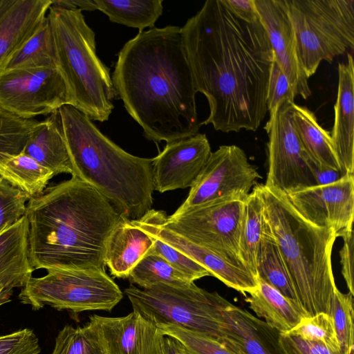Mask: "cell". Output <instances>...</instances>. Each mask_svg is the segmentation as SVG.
<instances>
[{
    "instance_id": "1",
    "label": "cell",
    "mask_w": 354,
    "mask_h": 354,
    "mask_svg": "<svg viewBox=\"0 0 354 354\" xmlns=\"http://www.w3.org/2000/svg\"><path fill=\"white\" fill-rule=\"evenodd\" d=\"M195 88L208 102L202 124L255 131L268 112L274 55L260 20L243 21L221 0H207L181 28Z\"/></svg>"
},
{
    "instance_id": "2",
    "label": "cell",
    "mask_w": 354,
    "mask_h": 354,
    "mask_svg": "<svg viewBox=\"0 0 354 354\" xmlns=\"http://www.w3.org/2000/svg\"><path fill=\"white\" fill-rule=\"evenodd\" d=\"M111 79L147 139L170 143L198 133L197 91L181 28L139 32L120 50Z\"/></svg>"
},
{
    "instance_id": "3",
    "label": "cell",
    "mask_w": 354,
    "mask_h": 354,
    "mask_svg": "<svg viewBox=\"0 0 354 354\" xmlns=\"http://www.w3.org/2000/svg\"><path fill=\"white\" fill-rule=\"evenodd\" d=\"M25 215L34 270L104 269L106 241L124 218L93 187L75 176L30 198Z\"/></svg>"
},
{
    "instance_id": "4",
    "label": "cell",
    "mask_w": 354,
    "mask_h": 354,
    "mask_svg": "<svg viewBox=\"0 0 354 354\" xmlns=\"http://www.w3.org/2000/svg\"><path fill=\"white\" fill-rule=\"evenodd\" d=\"M75 176L100 192L121 215L137 220L153 204L154 158L133 156L105 136L72 105L58 109Z\"/></svg>"
},
{
    "instance_id": "5",
    "label": "cell",
    "mask_w": 354,
    "mask_h": 354,
    "mask_svg": "<svg viewBox=\"0 0 354 354\" xmlns=\"http://www.w3.org/2000/svg\"><path fill=\"white\" fill-rule=\"evenodd\" d=\"M255 187L264 221L280 250L306 315H330L337 289L331 261L337 233L306 221L284 193L264 184Z\"/></svg>"
},
{
    "instance_id": "6",
    "label": "cell",
    "mask_w": 354,
    "mask_h": 354,
    "mask_svg": "<svg viewBox=\"0 0 354 354\" xmlns=\"http://www.w3.org/2000/svg\"><path fill=\"white\" fill-rule=\"evenodd\" d=\"M46 16L72 106L91 120H108L117 93L109 68L97 55L95 32L80 10L51 5Z\"/></svg>"
},
{
    "instance_id": "7",
    "label": "cell",
    "mask_w": 354,
    "mask_h": 354,
    "mask_svg": "<svg viewBox=\"0 0 354 354\" xmlns=\"http://www.w3.org/2000/svg\"><path fill=\"white\" fill-rule=\"evenodd\" d=\"M297 59L308 79L354 46V0H285Z\"/></svg>"
},
{
    "instance_id": "8",
    "label": "cell",
    "mask_w": 354,
    "mask_h": 354,
    "mask_svg": "<svg viewBox=\"0 0 354 354\" xmlns=\"http://www.w3.org/2000/svg\"><path fill=\"white\" fill-rule=\"evenodd\" d=\"M124 294L133 310L156 325H175L224 343V311L233 304L216 292L193 282L185 287L158 283L149 288L131 284Z\"/></svg>"
},
{
    "instance_id": "9",
    "label": "cell",
    "mask_w": 354,
    "mask_h": 354,
    "mask_svg": "<svg viewBox=\"0 0 354 354\" xmlns=\"http://www.w3.org/2000/svg\"><path fill=\"white\" fill-rule=\"evenodd\" d=\"M123 293L104 269H51L41 277H31L19 295L24 304L37 310L50 306L74 313L111 310Z\"/></svg>"
},
{
    "instance_id": "10",
    "label": "cell",
    "mask_w": 354,
    "mask_h": 354,
    "mask_svg": "<svg viewBox=\"0 0 354 354\" xmlns=\"http://www.w3.org/2000/svg\"><path fill=\"white\" fill-rule=\"evenodd\" d=\"M244 200L231 197L211 201L179 214H165L162 223L191 242L243 267L238 246Z\"/></svg>"
},
{
    "instance_id": "11",
    "label": "cell",
    "mask_w": 354,
    "mask_h": 354,
    "mask_svg": "<svg viewBox=\"0 0 354 354\" xmlns=\"http://www.w3.org/2000/svg\"><path fill=\"white\" fill-rule=\"evenodd\" d=\"M73 104L59 66L19 68L0 73V107L24 119L49 115Z\"/></svg>"
},
{
    "instance_id": "12",
    "label": "cell",
    "mask_w": 354,
    "mask_h": 354,
    "mask_svg": "<svg viewBox=\"0 0 354 354\" xmlns=\"http://www.w3.org/2000/svg\"><path fill=\"white\" fill-rule=\"evenodd\" d=\"M293 103H282L264 127L268 136L264 185L286 194L317 185L310 169L313 162L303 149L294 125Z\"/></svg>"
},
{
    "instance_id": "13",
    "label": "cell",
    "mask_w": 354,
    "mask_h": 354,
    "mask_svg": "<svg viewBox=\"0 0 354 354\" xmlns=\"http://www.w3.org/2000/svg\"><path fill=\"white\" fill-rule=\"evenodd\" d=\"M261 178L241 148L222 145L211 153L187 198L174 214L222 198L245 199Z\"/></svg>"
},
{
    "instance_id": "14",
    "label": "cell",
    "mask_w": 354,
    "mask_h": 354,
    "mask_svg": "<svg viewBox=\"0 0 354 354\" xmlns=\"http://www.w3.org/2000/svg\"><path fill=\"white\" fill-rule=\"evenodd\" d=\"M286 195L306 221L320 227L333 229L337 236L353 226V174H344L332 183L301 188Z\"/></svg>"
},
{
    "instance_id": "15",
    "label": "cell",
    "mask_w": 354,
    "mask_h": 354,
    "mask_svg": "<svg viewBox=\"0 0 354 354\" xmlns=\"http://www.w3.org/2000/svg\"><path fill=\"white\" fill-rule=\"evenodd\" d=\"M165 212L151 209L132 223L153 235L203 266L227 286L243 294L251 293L259 287V279L245 268L187 240L166 227L162 223Z\"/></svg>"
},
{
    "instance_id": "16",
    "label": "cell",
    "mask_w": 354,
    "mask_h": 354,
    "mask_svg": "<svg viewBox=\"0 0 354 354\" xmlns=\"http://www.w3.org/2000/svg\"><path fill=\"white\" fill-rule=\"evenodd\" d=\"M212 153L204 133L167 143L153 162L154 190L191 187Z\"/></svg>"
},
{
    "instance_id": "17",
    "label": "cell",
    "mask_w": 354,
    "mask_h": 354,
    "mask_svg": "<svg viewBox=\"0 0 354 354\" xmlns=\"http://www.w3.org/2000/svg\"><path fill=\"white\" fill-rule=\"evenodd\" d=\"M259 19L274 55V60L288 77L296 96L311 94L308 78L300 67L294 30L285 0H254Z\"/></svg>"
},
{
    "instance_id": "18",
    "label": "cell",
    "mask_w": 354,
    "mask_h": 354,
    "mask_svg": "<svg viewBox=\"0 0 354 354\" xmlns=\"http://www.w3.org/2000/svg\"><path fill=\"white\" fill-rule=\"evenodd\" d=\"M99 329L106 354H160L163 335L156 324L133 310L123 317H89Z\"/></svg>"
},
{
    "instance_id": "19",
    "label": "cell",
    "mask_w": 354,
    "mask_h": 354,
    "mask_svg": "<svg viewBox=\"0 0 354 354\" xmlns=\"http://www.w3.org/2000/svg\"><path fill=\"white\" fill-rule=\"evenodd\" d=\"M52 0H0V73L40 28Z\"/></svg>"
},
{
    "instance_id": "20",
    "label": "cell",
    "mask_w": 354,
    "mask_h": 354,
    "mask_svg": "<svg viewBox=\"0 0 354 354\" xmlns=\"http://www.w3.org/2000/svg\"><path fill=\"white\" fill-rule=\"evenodd\" d=\"M338 90L330 137L342 175L354 171V64L351 54L338 64Z\"/></svg>"
},
{
    "instance_id": "21",
    "label": "cell",
    "mask_w": 354,
    "mask_h": 354,
    "mask_svg": "<svg viewBox=\"0 0 354 354\" xmlns=\"http://www.w3.org/2000/svg\"><path fill=\"white\" fill-rule=\"evenodd\" d=\"M224 343L242 354H286L280 333L234 304L224 311Z\"/></svg>"
},
{
    "instance_id": "22",
    "label": "cell",
    "mask_w": 354,
    "mask_h": 354,
    "mask_svg": "<svg viewBox=\"0 0 354 354\" xmlns=\"http://www.w3.org/2000/svg\"><path fill=\"white\" fill-rule=\"evenodd\" d=\"M153 243L149 234L123 218L106 241L104 265L115 277L128 278L133 268L151 252Z\"/></svg>"
},
{
    "instance_id": "23",
    "label": "cell",
    "mask_w": 354,
    "mask_h": 354,
    "mask_svg": "<svg viewBox=\"0 0 354 354\" xmlns=\"http://www.w3.org/2000/svg\"><path fill=\"white\" fill-rule=\"evenodd\" d=\"M57 111L41 120L30 134L23 152L55 176L72 175L73 168Z\"/></svg>"
},
{
    "instance_id": "24",
    "label": "cell",
    "mask_w": 354,
    "mask_h": 354,
    "mask_svg": "<svg viewBox=\"0 0 354 354\" xmlns=\"http://www.w3.org/2000/svg\"><path fill=\"white\" fill-rule=\"evenodd\" d=\"M292 118L302 147L314 165L341 174L330 133L319 125L314 113L294 102Z\"/></svg>"
},
{
    "instance_id": "25",
    "label": "cell",
    "mask_w": 354,
    "mask_h": 354,
    "mask_svg": "<svg viewBox=\"0 0 354 354\" xmlns=\"http://www.w3.org/2000/svg\"><path fill=\"white\" fill-rule=\"evenodd\" d=\"M245 299L258 317L281 333L290 332L306 317L290 300L266 282L259 279V287Z\"/></svg>"
},
{
    "instance_id": "26",
    "label": "cell",
    "mask_w": 354,
    "mask_h": 354,
    "mask_svg": "<svg viewBox=\"0 0 354 354\" xmlns=\"http://www.w3.org/2000/svg\"><path fill=\"white\" fill-rule=\"evenodd\" d=\"M256 268L258 279L273 287L306 313L280 250L265 221Z\"/></svg>"
},
{
    "instance_id": "27",
    "label": "cell",
    "mask_w": 354,
    "mask_h": 354,
    "mask_svg": "<svg viewBox=\"0 0 354 354\" xmlns=\"http://www.w3.org/2000/svg\"><path fill=\"white\" fill-rule=\"evenodd\" d=\"M55 175L23 151L0 160V177L28 199L41 194Z\"/></svg>"
},
{
    "instance_id": "28",
    "label": "cell",
    "mask_w": 354,
    "mask_h": 354,
    "mask_svg": "<svg viewBox=\"0 0 354 354\" xmlns=\"http://www.w3.org/2000/svg\"><path fill=\"white\" fill-rule=\"evenodd\" d=\"M263 227L262 203L254 186L243 202L238 257L241 265L257 278V254Z\"/></svg>"
},
{
    "instance_id": "29",
    "label": "cell",
    "mask_w": 354,
    "mask_h": 354,
    "mask_svg": "<svg viewBox=\"0 0 354 354\" xmlns=\"http://www.w3.org/2000/svg\"><path fill=\"white\" fill-rule=\"evenodd\" d=\"M162 0H94L97 10L113 23L142 32L153 28L163 11Z\"/></svg>"
},
{
    "instance_id": "30",
    "label": "cell",
    "mask_w": 354,
    "mask_h": 354,
    "mask_svg": "<svg viewBox=\"0 0 354 354\" xmlns=\"http://www.w3.org/2000/svg\"><path fill=\"white\" fill-rule=\"evenodd\" d=\"M48 66H59L54 37L46 16L40 28L10 58L3 71Z\"/></svg>"
},
{
    "instance_id": "31",
    "label": "cell",
    "mask_w": 354,
    "mask_h": 354,
    "mask_svg": "<svg viewBox=\"0 0 354 354\" xmlns=\"http://www.w3.org/2000/svg\"><path fill=\"white\" fill-rule=\"evenodd\" d=\"M29 225L26 215L0 233V276L34 271L28 259Z\"/></svg>"
},
{
    "instance_id": "32",
    "label": "cell",
    "mask_w": 354,
    "mask_h": 354,
    "mask_svg": "<svg viewBox=\"0 0 354 354\" xmlns=\"http://www.w3.org/2000/svg\"><path fill=\"white\" fill-rule=\"evenodd\" d=\"M128 279L131 284H137L142 288H149L158 283L185 287L194 282L165 259L153 252L147 254L133 268Z\"/></svg>"
},
{
    "instance_id": "33",
    "label": "cell",
    "mask_w": 354,
    "mask_h": 354,
    "mask_svg": "<svg viewBox=\"0 0 354 354\" xmlns=\"http://www.w3.org/2000/svg\"><path fill=\"white\" fill-rule=\"evenodd\" d=\"M52 354H106L102 335L89 321L83 327L65 326L58 333Z\"/></svg>"
},
{
    "instance_id": "34",
    "label": "cell",
    "mask_w": 354,
    "mask_h": 354,
    "mask_svg": "<svg viewBox=\"0 0 354 354\" xmlns=\"http://www.w3.org/2000/svg\"><path fill=\"white\" fill-rule=\"evenodd\" d=\"M41 123V120L21 118L0 107V160L22 152ZM2 181L0 177V183Z\"/></svg>"
},
{
    "instance_id": "35",
    "label": "cell",
    "mask_w": 354,
    "mask_h": 354,
    "mask_svg": "<svg viewBox=\"0 0 354 354\" xmlns=\"http://www.w3.org/2000/svg\"><path fill=\"white\" fill-rule=\"evenodd\" d=\"M156 326L163 335L178 339L183 345L187 354H242L227 344L200 333L172 324Z\"/></svg>"
},
{
    "instance_id": "36",
    "label": "cell",
    "mask_w": 354,
    "mask_h": 354,
    "mask_svg": "<svg viewBox=\"0 0 354 354\" xmlns=\"http://www.w3.org/2000/svg\"><path fill=\"white\" fill-rule=\"evenodd\" d=\"M330 315L342 354H353V295L343 293L337 288L332 301Z\"/></svg>"
},
{
    "instance_id": "37",
    "label": "cell",
    "mask_w": 354,
    "mask_h": 354,
    "mask_svg": "<svg viewBox=\"0 0 354 354\" xmlns=\"http://www.w3.org/2000/svg\"><path fill=\"white\" fill-rule=\"evenodd\" d=\"M290 333L340 352L333 319L327 313H320L303 317Z\"/></svg>"
},
{
    "instance_id": "38",
    "label": "cell",
    "mask_w": 354,
    "mask_h": 354,
    "mask_svg": "<svg viewBox=\"0 0 354 354\" xmlns=\"http://www.w3.org/2000/svg\"><path fill=\"white\" fill-rule=\"evenodd\" d=\"M28 200L23 192L8 182L0 183V233L25 215Z\"/></svg>"
},
{
    "instance_id": "39",
    "label": "cell",
    "mask_w": 354,
    "mask_h": 354,
    "mask_svg": "<svg viewBox=\"0 0 354 354\" xmlns=\"http://www.w3.org/2000/svg\"><path fill=\"white\" fill-rule=\"evenodd\" d=\"M148 234L152 237L154 242L151 252L158 254L165 259L174 268L187 276L192 281L194 282V281L202 277L211 276L209 271L196 261L174 248L159 238L150 234Z\"/></svg>"
},
{
    "instance_id": "40",
    "label": "cell",
    "mask_w": 354,
    "mask_h": 354,
    "mask_svg": "<svg viewBox=\"0 0 354 354\" xmlns=\"http://www.w3.org/2000/svg\"><path fill=\"white\" fill-rule=\"evenodd\" d=\"M295 93L288 77L274 60L267 94V109L269 116L272 117L274 115L284 102H295Z\"/></svg>"
},
{
    "instance_id": "41",
    "label": "cell",
    "mask_w": 354,
    "mask_h": 354,
    "mask_svg": "<svg viewBox=\"0 0 354 354\" xmlns=\"http://www.w3.org/2000/svg\"><path fill=\"white\" fill-rule=\"evenodd\" d=\"M39 339L33 330L24 328L0 336V354H39Z\"/></svg>"
},
{
    "instance_id": "42",
    "label": "cell",
    "mask_w": 354,
    "mask_h": 354,
    "mask_svg": "<svg viewBox=\"0 0 354 354\" xmlns=\"http://www.w3.org/2000/svg\"><path fill=\"white\" fill-rule=\"evenodd\" d=\"M279 339L286 354H342L322 344L305 339L290 332L280 333Z\"/></svg>"
},
{
    "instance_id": "43",
    "label": "cell",
    "mask_w": 354,
    "mask_h": 354,
    "mask_svg": "<svg viewBox=\"0 0 354 354\" xmlns=\"http://www.w3.org/2000/svg\"><path fill=\"white\" fill-rule=\"evenodd\" d=\"M337 237L343 239V245L339 250L342 274L346 283L349 292L354 295L353 287V258L354 235L353 226L337 234Z\"/></svg>"
},
{
    "instance_id": "44",
    "label": "cell",
    "mask_w": 354,
    "mask_h": 354,
    "mask_svg": "<svg viewBox=\"0 0 354 354\" xmlns=\"http://www.w3.org/2000/svg\"><path fill=\"white\" fill-rule=\"evenodd\" d=\"M32 272H10L0 276V306L10 301L14 288L24 287Z\"/></svg>"
},
{
    "instance_id": "45",
    "label": "cell",
    "mask_w": 354,
    "mask_h": 354,
    "mask_svg": "<svg viewBox=\"0 0 354 354\" xmlns=\"http://www.w3.org/2000/svg\"><path fill=\"white\" fill-rule=\"evenodd\" d=\"M223 3L237 17L248 21L259 20L254 0H221Z\"/></svg>"
},
{
    "instance_id": "46",
    "label": "cell",
    "mask_w": 354,
    "mask_h": 354,
    "mask_svg": "<svg viewBox=\"0 0 354 354\" xmlns=\"http://www.w3.org/2000/svg\"><path fill=\"white\" fill-rule=\"evenodd\" d=\"M52 6L68 9L93 11L97 10L94 0H52Z\"/></svg>"
},
{
    "instance_id": "47",
    "label": "cell",
    "mask_w": 354,
    "mask_h": 354,
    "mask_svg": "<svg viewBox=\"0 0 354 354\" xmlns=\"http://www.w3.org/2000/svg\"><path fill=\"white\" fill-rule=\"evenodd\" d=\"M160 354H187L183 345L176 338L164 335L161 341Z\"/></svg>"
}]
</instances>
